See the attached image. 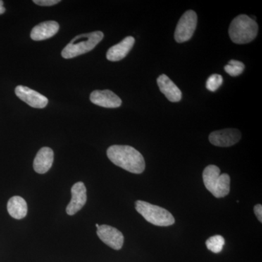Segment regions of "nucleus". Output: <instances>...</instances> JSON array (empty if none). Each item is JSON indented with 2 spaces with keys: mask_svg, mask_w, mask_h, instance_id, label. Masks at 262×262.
<instances>
[{
  "mask_svg": "<svg viewBox=\"0 0 262 262\" xmlns=\"http://www.w3.org/2000/svg\"><path fill=\"white\" fill-rule=\"evenodd\" d=\"M254 213L257 217L258 220L260 222H262V206L261 204H258L254 206Z\"/></svg>",
  "mask_w": 262,
  "mask_h": 262,
  "instance_id": "21",
  "label": "nucleus"
},
{
  "mask_svg": "<svg viewBox=\"0 0 262 262\" xmlns=\"http://www.w3.org/2000/svg\"><path fill=\"white\" fill-rule=\"evenodd\" d=\"M108 159L115 165L132 173L140 174L145 170L144 157L130 146L113 145L106 151Z\"/></svg>",
  "mask_w": 262,
  "mask_h": 262,
  "instance_id": "1",
  "label": "nucleus"
},
{
  "mask_svg": "<svg viewBox=\"0 0 262 262\" xmlns=\"http://www.w3.org/2000/svg\"><path fill=\"white\" fill-rule=\"evenodd\" d=\"M225 244V239L221 235L212 236L206 242L207 248L214 253H220Z\"/></svg>",
  "mask_w": 262,
  "mask_h": 262,
  "instance_id": "17",
  "label": "nucleus"
},
{
  "mask_svg": "<svg viewBox=\"0 0 262 262\" xmlns=\"http://www.w3.org/2000/svg\"><path fill=\"white\" fill-rule=\"evenodd\" d=\"M15 92L20 100L33 108H42L48 105V99L46 96L26 86H17Z\"/></svg>",
  "mask_w": 262,
  "mask_h": 262,
  "instance_id": "9",
  "label": "nucleus"
},
{
  "mask_svg": "<svg viewBox=\"0 0 262 262\" xmlns=\"http://www.w3.org/2000/svg\"><path fill=\"white\" fill-rule=\"evenodd\" d=\"M54 160V153L49 147L39 149L34 160V169L37 173L44 174L51 169Z\"/></svg>",
  "mask_w": 262,
  "mask_h": 262,
  "instance_id": "15",
  "label": "nucleus"
},
{
  "mask_svg": "<svg viewBox=\"0 0 262 262\" xmlns=\"http://www.w3.org/2000/svg\"><path fill=\"white\" fill-rule=\"evenodd\" d=\"M72 200L67 207V213L70 215H75L80 211L87 202V189L84 183L77 182L71 189Z\"/></svg>",
  "mask_w": 262,
  "mask_h": 262,
  "instance_id": "10",
  "label": "nucleus"
},
{
  "mask_svg": "<svg viewBox=\"0 0 262 262\" xmlns=\"http://www.w3.org/2000/svg\"><path fill=\"white\" fill-rule=\"evenodd\" d=\"M135 39L133 37H127L121 42L110 48L106 53V58L110 61H119L123 59L134 47Z\"/></svg>",
  "mask_w": 262,
  "mask_h": 262,
  "instance_id": "14",
  "label": "nucleus"
},
{
  "mask_svg": "<svg viewBox=\"0 0 262 262\" xmlns=\"http://www.w3.org/2000/svg\"><path fill=\"white\" fill-rule=\"evenodd\" d=\"M245 69L244 63L236 60H231L228 64L225 67V70L227 74L232 77H237L243 73Z\"/></svg>",
  "mask_w": 262,
  "mask_h": 262,
  "instance_id": "18",
  "label": "nucleus"
},
{
  "mask_svg": "<svg viewBox=\"0 0 262 262\" xmlns=\"http://www.w3.org/2000/svg\"><path fill=\"white\" fill-rule=\"evenodd\" d=\"M241 139V133L237 129L227 128L213 131L209 136V141L213 145L229 147L237 144Z\"/></svg>",
  "mask_w": 262,
  "mask_h": 262,
  "instance_id": "7",
  "label": "nucleus"
},
{
  "mask_svg": "<svg viewBox=\"0 0 262 262\" xmlns=\"http://www.w3.org/2000/svg\"><path fill=\"white\" fill-rule=\"evenodd\" d=\"M3 4H4L3 1L0 0V15L3 14L5 12V8L3 6Z\"/></svg>",
  "mask_w": 262,
  "mask_h": 262,
  "instance_id": "22",
  "label": "nucleus"
},
{
  "mask_svg": "<svg viewBox=\"0 0 262 262\" xmlns=\"http://www.w3.org/2000/svg\"><path fill=\"white\" fill-rule=\"evenodd\" d=\"M99 226H100L99 225H98V224H96V228L98 229V227H99Z\"/></svg>",
  "mask_w": 262,
  "mask_h": 262,
  "instance_id": "23",
  "label": "nucleus"
},
{
  "mask_svg": "<svg viewBox=\"0 0 262 262\" xmlns=\"http://www.w3.org/2000/svg\"><path fill=\"white\" fill-rule=\"evenodd\" d=\"M258 26L256 20L246 15H239L230 24L229 35L235 44H247L257 36Z\"/></svg>",
  "mask_w": 262,
  "mask_h": 262,
  "instance_id": "2",
  "label": "nucleus"
},
{
  "mask_svg": "<svg viewBox=\"0 0 262 262\" xmlns=\"http://www.w3.org/2000/svg\"><path fill=\"white\" fill-rule=\"evenodd\" d=\"M59 27V24L54 20L42 22L32 29L30 34L31 38L35 41L49 39L57 34Z\"/></svg>",
  "mask_w": 262,
  "mask_h": 262,
  "instance_id": "13",
  "label": "nucleus"
},
{
  "mask_svg": "<svg viewBox=\"0 0 262 262\" xmlns=\"http://www.w3.org/2000/svg\"><path fill=\"white\" fill-rule=\"evenodd\" d=\"M27 203L23 198L14 196L8 203V211L15 220H21L27 214Z\"/></svg>",
  "mask_w": 262,
  "mask_h": 262,
  "instance_id": "16",
  "label": "nucleus"
},
{
  "mask_svg": "<svg viewBox=\"0 0 262 262\" xmlns=\"http://www.w3.org/2000/svg\"><path fill=\"white\" fill-rule=\"evenodd\" d=\"M103 38V32L100 31L77 36L63 48L61 56L66 59H69L89 53L94 49Z\"/></svg>",
  "mask_w": 262,
  "mask_h": 262,
  "instance_id": "3",
  "label": "nucleus"
},
{
  "mask_svg": "<svg viewBox=\"0 0 262 262\" xmlns=\"http://www.w3.org/2000/svg\"><path fill=\"white\" fill-rule=\"evenodd\" d=\"M90 100L94 104L104 108L120 107L122 104L120 98L110 90L93 91L90 96Z\"/></svg>",
  "mask_w": 262,
  "mask_h": 262,
  "instance_id": "11",
  "label": "nucleus"
},
{
  "mask_svg": "<svg viewBox=\"0 0 262 262\" xmlns=\"http://www.w3.org/2000/svg\"><path fill=\"white\" fill-rule=\"evenodd\" d=\"M34 3L40 6H52L59 3V0H34Z\"/></svg>",
  "mask_w": 262,
  "mask_h": 262,
  "instance_id": "20",
  "label": "nucleus"
},
{
  "mask_svg": "<svg viewBox=\"0 0 262 262\" xmlns=\"http://www.w3.org/2000/svg\"><path fill=\"white\" fill-rule=\"evenodd\" d=\"M160 91L171 102H179L182 98V91L168 76L161 75L157 80Z\"/></svg>",
  "mask_w": 262,
  "mask_h": 262,
  "instance_id": "12",
  "label": "nucleus"
},
{
  "mask_svg": "<svg viewBox=\"0 0 262 262\" xmlns=\"http://www.w3.org/2000/svg\"><path fill=\"white\" fill-rule=\"evenodd\" d=\"M136 210L148 222L155 226L168 227L175 223L173 215L165 208L155 206L145 201L136 202Z\"/></svg>",
  "mask_w": 262,
  "mask_h": 262,
  "instance_id": "5",
  "label": "nucleus"
},
{
  "mask_svg": "<svg viewBox=\"0 0 262 262\" xmlns=\"http://www.w3.org/2000/svg\"><path fill=\"white\" fill-rule=\"evenodd\" d=\"M97 234L101 241L113 249H121L123 246V234L115 227L106 225L99 226L97 229Z\"/></svg>",
  "mask_w": 262,
  "mask_h": 262,
  "instance_id": "8",
  "label": "nucleus"
},
{
  "mask_svg": "<svg viewBox=\"0 0 262 262\" xmlns=\"http://www.w3.org/2000/svg\"><path fill=\"white\" fill-rule=\"evenodd\" d=\"M198 23V15L193 10H187L182 15L176 28L174 37L178 43L187 42L192 38Z\"/></svg>",
  "mask_w": 262,
  "mask_h": 262,
  "instance_id": "6",
  "label": "nucleus"
},
{
  "mask_svg": "<svg viewBox=\"0 0 262 262\" xmlns=\"http://www.w3.org/2000/svg\"><path fill=\"white\" fill-rule=\"evenodd\" d=\"M223 83V77L220 75H212L210 76L206 82V89L211 92H215L220 89V86Z\"/></svg>",
  "mask_w": 262,
  "mask_h": 262,
  "instance_id": "19",
  "label": "nucleus"
},
{
  "mask_svg": "<svg viewBox=\"0 0 262 262\" xmlns=\"http://www.w3.org/2000/svg\"><path fill=\"white\" fill-rule=\"evenodd\" d=\"M205 187L215 198H225L230 191V177L228 174H221L219 167L210 165L203 173Z\"/></svg>",
  "mask_w": 262,
  "mask_h": 262,
  "instance_id": "4",
  "label": "nucleus"
}]
</instances>
